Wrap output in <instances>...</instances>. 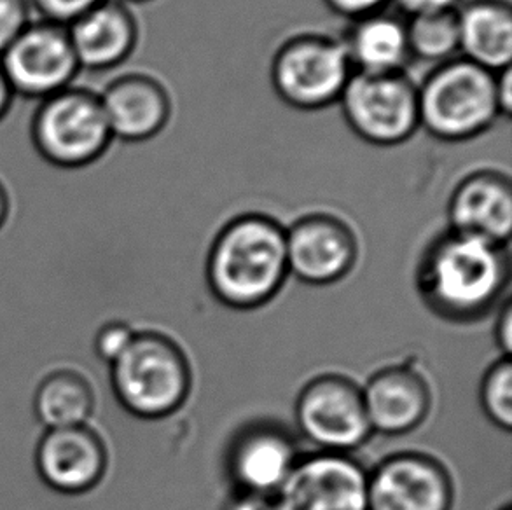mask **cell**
Instances as JSON below:
<instances>
[{
  "instance_id": "obj_23",
  "label": "cell",
  "mask_w": 512,
  "mask_h": 510,
  "mask_svg": "<svg viewBox=\"0 0 512 510\" xmlns=\"http://www.w3.org/2000/svg\"><path fill=\"white\" fill-rule=\"evenodd\" d=\"M481 400L488 418L504 430L512 427V364L509 357L497 362L486 373Z\"/></svg>"
},
{
  "instance_id": "obj_13",
  "label": "cell",
  "mask_w": 512,
  "mask_h": 510,
  "mask_svg": "<svg viewBox=\"0 0 512 510\" xmlns=\"http://www.w3.org/2000/svg\"><path fill=\"white\" fill-rule=\"evenodd\" d=\"M107 449L88 425L51 428L35 451V467L49 488L81 495L95 488L107 470Z\"/></svg>"
},
{
  "instance_id": "obj_11",
  "label": "cell",
  "mask_w": 512,
  "mask_h": 510,
  "mask_svg": "<svg viewBox=\"0 0 512 510\" xmlns=\"http://www.w3.org/2000/svg\"><path fill=\"white\" fill-rule=\"evenodd\" d=\"M451 504L453 481L432 456H390L367 476L369 510H450Z\"/></svg>"
},
{
  "instance_id": "obj_4",
  "label": "cell",
  "mask_w": 512,
  "mask_h": 510,
  "mask_svg": "<svg viewBox=\"0 0 512 510\" xmlns=\"http://www.w3.org/2000/svg\"><path fill=\"white\" fill-rule=\"evenodd\" d=\"M112 388L126 411L156 420L177 411L191 390L186 355L158 332L135 334L126 352L111 366Z\"/></svg>"
},
{
  "instance_id": "obj_22",
  "label": "cell",
  "mask_w": 512,
  "mask_h": 510,
  "mask_svg": "<svg viewBox=\"0 0 512 510\" xmlns=\"http://www.w3.org/2000/svg\"><path fill=\"white\" fill-rule=\"evenodd\" d=\"M406 34L411 60L437 67L460 56L457 9L409 16Z\"/></svg>"
},
{
  "instance_id": "obj_18",
  "label": "cell",
  "mask_w": 512,
  "mask_h": 510,
  "mask_svg": "<svg viewBox=\"0 0 512 510\" xmlns=\"http://www.w3.org/2000/svg\"><path fill=\"white\" fill-rule=\"evenodd\" d=\"M460 56L500 72L512 60V9L507 0H469L457 9Z\"/></svg>"
},
{
  "instance_id": "obj_16",
  "label": "cell",
  "mask_w": 512,
  "mask_h": 510,
  "mask_svg": "<svg viewBox=\"0 0 512 510\" xmlns=\"http://www.w3.org/2000/svg\"><path fill=\"white\" fill-rule=\"evenodd\" d=\"M70 44L79 69L107 72L133 55L139 44V23L121 0H104L69 27Z\"/></svg>"
},
{
  "instance_id": "obj_28",
  "label": "cell",
  "mask_w": 512,
  "mask_h": 510,
  "mask_svg": "<svg viewBox=\"0 0 512 510\" xmlns=\"http://www.w3.org/2000/svg\"><path fill=\"white\" fill-rule=\"evenodd\" d=\"M406 16L437 13V11H455L462 0H392Z\"/></svg>"
},
{
  "instance_id": "obj_31",
  "label": "cell",
  "mask_w": 512,
  "mask_h": 510,
  "mask_svg": "<svg viewBox=\"0 0 512 510\" xmlns=\"http://www.w3.org/2000/svg\"><path fill=\"white\" fill-rule=\"evenodd\" d=\"M228 510H277L273 498L257 493H245L243 497L236 498Z\"/></svg>"
},
{
  "instance_id": "obj_19",
  "label": "cell",
  "mask_w": 512,
  "mask_h": 510,
  "mask_svg": "<svg viewBox=\"0 0 512 510\" xmlns=\"http://www.w3.org/2000/svg\"><path fill=\"white\" fill-rule=\"evenodd\" d=\"M296 446L289 435L271 427L254 428L236 442L231 456V470L247 493L270 497L277 493L291 474Z\"/></svg>"
},
{
  "instance_id": "obj_10",
  "label": "cell",
  "mask_w": 512,
  "mask_h": 510,
  "mask_svg": "<svg viewBox=\"0 0 512 510\" xmlns=\"http://www.w3.org/2000/svg\"><path fill=\"white\" fill-rule=\"evenodd\" d=\"M273 502L277 510H369L366 470L343 453L310 456L296 462Z\"/></svg>"
},
{
  "instance_id": "obj_33",
  "label": "cell",
  "mask_w": 512,
  "mask_h": 510,
  "mask_svg": "<svg viewBox=\"0 0 512 510\" xmlns=\"http://www.w3.org/2000/svg\"><path fill=\"white\" fill-rule=\"evenodd\" d=\"M9 212H11V198L7 193V187L0 182V229L4 228Z\"/></svg>"
},
{
  "instance_id": "obj_27",
  "label": "cell",
  "mask_w": 512,
  "mask_h": 510,
  "mask_svg": "<svg viewBox=\"0 0 512 510\" xmlns=\"http://www.w3.org/2000/svg\"><path fill=\"white\" fill-rule=\"evenodd\" d=\"M326 6L346 20H359L369 14L385 11L392 0H324Z\"/></svg>"
},
{
  "instance_id": "obj_1",
  "label": "cell",
  "mask_w": 512,
  "mask_h": 510,
  "mask_svg": "<svg viewBox=\"0 0 512 510\" xmlns=\"http://www.w3.org/2000/svg\"><path fill=\"white\" fill-rule=\"evenodd\" d=\"M207 271L222 303L238 310L263 306L289 275L285 229L266 215L236 217L215 238Z\"/></svg>"
},
{
  "instance_id": "obj_29",
  "label": "cell",
  "mask_w": 512,
  "mask_h": 510,
  "mask_svg": "<svg viewBox=\"0 0 512 510\" xmlns=\"http://www.w3.org/2000/svg\"><path fill=\"white\" fill-rule=\"evenodd\" d=\"M497 95H499L500 112L502 118L511 116L512 107V74L509 69L500 70L497 74Z\"/></svg>"
},
{
  "instance_id": "obj_7",
  "label": "cell",
  "mask_w": 512,
  "mask_h": 510,
  "mask_svg": "<svg viewBox=\"0 0 512 510\" xmlns=\"http://www.w3.org/2000/svg\"><path fill=\"white\" fill-rule=\"evenodd\" d=\"M338 104L350 130L376 147L404 144L420 130L418 84L406 72H353Z\"/></svg>"
},
{
  "instance_id": "obj_17",
  "label": "cell",
  "mask_w": 512,
  "mask_h": 510,
  "mask_svg": "<svg viewBox=\"0 0 512 510\" xmlns=\"http://www.w3.org/2000/svg\"><path fill=\"white\" fill-rule=\"evenodd\" d=\"M367 420L376 432L406 434L429 416L430 388L411 367H387L374 374L362 390Z\"/></svg>"
},
{
  "instance_id": "obj_26",
  "label": "cell",
  "mask_w": 512,
  "mask_h": 510,
  "mask_svg": "<svg viewBox=\"0 0 512 510\" xmlns=\"http://www.w3.org/2000/svg\"><path fill=\"white\" fill-rule=\"evenodd\" d=\"M137 332L123 322H111L98 331L95 353L107 364H114L126 352Z\"/></svg>"
},
{
  "instance_id": "obj_20",
  "label": "cell",
  "mask_w": 512,
  "mask_h": 510,
  "mask_svg": "<svg viewBox=\"0 0 512 510\" xmlns=\"http://www.w3.org/2000/svg\"><path fill=\"white\" fill-rule=\"evenodd\" d=\"M341 41L353 72L397 74L411 62L406 21L387 11L353 20Z\"/></svg>"
},
{
  "instance_id": "obj_34",
  "label": "cell",
  "mask_w": 512,
  "mask_h": 510,
  "mask_svg": "<svg viewBox=\"0 0 512 510\" xmlns=\"http://www.w3.org/2000/svg\"><path fill=\"white\" fill-rule=\"evenodd\" d=\"M125 4H144V2H151V0H121Z\"/></svg>"
},
{
  "instance_id": "obj_8",
  "label": "cell",
  "mask_w": 512,
  "mask_h": 510,
  "mask_svg": "<svg viewBox=\"0 0 512 510\" xmlns=\"http://www.w3.org/2000/svg\"><path fill=\"white\" fill-rule=\"evenodd\" d=\"M0 69L14 97L44 100L67 90L81 72L67 27L30 21L0 55Z\"/></svg>"
},
{
  "instance_id": "obj_15",
  "label": "cell",
  "mask_w": 512,
  "mask_h": 510,
  "mask_svg": "<svg viewBox=\"0 0 512 510\" xmlns=\"http://www.w3.org/2000/svg\"><path fill=\"white\" fill-rule=\"evenodd\" d=\"M451 231L506 247L512 229V186L506 173L479 170L451 194Z\"/></svg>"
},
{
  "instance_id": "obj_9",
  "label": "cell",
  "mask_w": 512,
  "mask_h": 510,
  "mask_svg": "<svg viewBox=\"0 0 512 510\" xmlns=\"http://www.w3.org/2000/svg\"><path fill=\"white\" fill-rule=\"evenodd\" d=\"M301 432L329 453L359 448L373 428L367 420L362 390L336 374L320 376L305 386L296 406Z\"/></svg>"
},
{
  "instance_id": "obj_21",
  "label": "cell",
  "mask_w": 512,
  "mask_h": 510,
  "mask_svg": "<svg viewBox=\"0 0 512 510\" xmlns=\"http://www.w3.org/2000/svg\"><path fill=\"white\" fill-rule=\"evenodd\" d=\"M35 416L44 427H83L95 409V393L81 374L56 371L44 378L34 399Z\"/></svg>"
},
{
  "instance_id": "obj_5",
  "label": "cell",
  "mask_w": 512,
  "mask_h": 510,
  "mask_svg": "<svg viewBox=\"0 0 512 510\" xmlns=\"http://www.w3.org/2000/svg\"><path fill=\"white\" fill-rule=\"evenodd\" d=\"M30 137L39 158L60 170L88 168L114 142L98 93L74 86L39 102Z\"/></svg>"
},
{
  "instance_id": "obj_12",
  "label": "cell",
  "mask_w": 512,
  "mask_h": 510,
  "mask_svg": "<svg viewBox=\"0 0 512 510\" xmlns=\"http://www.w3.org/2000/svg\"><path fill=\"white\" fill-rule=\"evenodd\" d=\"M289 273L301 282L329 285L352 271L359 243L352 228L333 214H310L285 229Z\"/></svg>"
},
{
  "instance_id": "obj_25",
  "label": "cell",
  "mask_w": 512,
  "mask_h": 510,
  "mask_svg": "<svg viewBox=\"0 0 512 510\" xmlns=\"http://www.w3.org/2000/svg\"><path fill=\"white\" fill-rule=\"evenodd\" d=\"M32 7L28 0H0V55L30 25Z\"/></svg>"
},
{
  "instance_id": "obj_2",
  "label": "cell",
  "mask_w": 512,
  "mask_h": 510,
  "mask_svg": "<svg viewBox=\"0 0 512 510\" xmlns=\"http://www.w3.org/2000/svg\"><path fill=\"white\" fill-rule=\"evenodd\" d=\"M507 271L504 247L450 231L432 243L418 285L432 310L453 320H471L497 301Z\"/></svg>"
},
{
  "instance_id": "obj_32",
  "label": "cell",
  "mask_w": 512,
  "mask_h": 510,
  "mask_svg": "<svg viewBox=\"0 0 512 510\" xmlns=\"http://www.w3.org/2000/svg\"><path fill=\"white\" fill-rule=\"evenodd\" d=\"M13 100L14 93L9 88L6 77H4L2 69H0V121H4V118H6L7 112H9L11 105H13Z\"/></svg>"
},
{
  "instance_id": "obj_14",
  "label": "cell",
  "mask_w": 512,
  "mask_h": 510,
  "mask_svg": "<svg viewBox=\"0 0 512 510\" xmlns=\"http://www.w3.org/2000/svg\"><path fill=\"white\" fill-rule=\"evenodd\" d=\"M114 140L142 144L158 137L172 118L165 84L149 74H125L98 93Z\"/></svg>"
},
{
  "instance_id": "obj_3",
  "label": "cell",
  "mask_w": 512,
  "mask_h": 510,
  "mask_svg": "<svg viewBox=\"0 0 512 510\" xmlns=\"http://www.w3.org/2000/svg\"><path fill=\"white\" fill-rule=\"evenodd\" d=\"M497 74L458 56L437 65L418 86L420 128L443 142H467L500 118Z\"/></svg>"
},
{
  "instance_id": "obj_35",
  "label": "cell",
  "mask_w": 512,
  "mask_h": 510,
  "mask_svg": "<svg viewBox=\"0 0 512 510\" xmlns=\"http://www.w3.org/2000/svg\"><path fill=\"white\" fill-rule=\"evenodd\" d=\"M504 510H511V509H504Z\"/></svg>"
},
{
  "instance_id": "obj_6",
  "label": "cell",
  "mask_w": 512,
  "mask_h": 510,
  "mask_svg": "<svg viewBox=\"0 0 512 510\" xmlns=\"http://www.w3.org/2000/svg\"><path fill=\"white\" fill-rule=\"evenodd\" d=\"M271 84L278 98L298 111H322L338 104L353 69L341 39L298 34L277 49Z\"/></svg>"
},
{
  "instance_id": "obj_24",
  "label": "cell",
  "mask_w": 512,
  "mask_h": 510,
  "mask_svg": "<svg viewBox=\"0 0 512 510\" xmlns=\"http://www.w3.org/2000/svg\"><path fill=\"white\" fill-rule=\"evenodd\" d=\"M32 11L39 14V20L58 23L69 27L72 21L81 18L104 0H28Z\"/></svg>"
},
{
  "instance_id": "obj_30",
  "label": "cell",
  "mask_w": 512,
  "mask_h": 510,
  "mask_svg": "<svg viewBox=\"0 0 512 510\" xmlns=\"http://www.w3.org/2000/svg\"><path fill=\"white\" fill-rule=\"evenodd\" d=\"M497 341L500 348L506 353V357L511 355L512 350V308L511 303L504 306L500 313L499 324H497Z\"/></svg>"
}]
</instances>
